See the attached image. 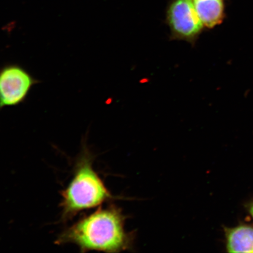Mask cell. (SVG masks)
<instances>
[{
	"mask_svg": "<svg viewBox=\"0 0 253 253\" xmlns=\"http://www.w3.org/2000/svg\"><path fill=\"white\" fill-rule=\"evenodd\" d=\"M39 82L23 66L8 63L0 68V109L25 102L32 88Z\"/></svg>",
	"mask_w": 253,
	"mask_h": 253,
	"instance_id": "cell-4",
	"label": "cell"
},
{
	"mask_svg": "<svg viewBox=\"0 0 253 253\" xmlns=\"http://www.w3.org/2000/svg\"><path fill=\"white\" fill-rule=\"evenodd\" d=\"M204 27L213 28L224 18V0H192Z\"/></svg>",
	"mask_w": 253,
	"mask_h": 253,
	"instance_id": "cell-5",
	"label": "cell"
},
{
	"mask_svg": "<svg viewBox=\"0 0 253 253\" xmlns=\"http://www.w3.org/2000/svg\"><path fill=\"white\" fill-rule=\"evenodd\" d=\"M229 253H253V227L240 226L227 231Z\"/></svg>",
	"mask_w": 253,
	"mask_h": 253,
	"instance_id": "cell-6",
	"label": "cell"
},
{
	"mask_svg": "<svg viewBox=\"0 0 253 253\" xmlns=\"http://www.w3.org/2000/svg\"><path fill=\"white\" fill-rule=\"evenodd\" d=\"M167 23L170 39L186 41L192 45L205 27L192 0H173L167 9Z\"/></svg>",
	"mask_w": 253,
	"mask_h": 253,
	"instance_id": "cell-3",
	"label": "cell"
},
{
	"mask_svg": "<svg viewBox=\"0 0 253 253\" xmlns=\"http://www.w3.org/2000/svg\"><path fill=\"white\" fill-rule=\"evenodd\" d=\"M56 243L74 244L82 252L117 253L129 248L131 237L126 232L122 211L110 206L82 217L62 232Z\"/></svg>",
	"mask_w": 253,
	"mask_h": 253,
	"instance_id": "cell-1",
	"label": "cell"
},
{
	"mask_svg": "<svg viewBox=\"0 0 253 253\" xmlns=\"http://www.w3.org/2000/svg\"><path fill=\"white\" fill-rule=\"evenodd\" d=\"M250 212H251L252 216L253 217V205L252 206L251 210H250Z\"/></svg>",
	"mask_w": 253,
	"mask_h": 253,
	"instance_id": "cell-7",
	"label": "cell"
},
{
	"mask_svg": "<svg viewBox=\"0 0 253 253\" xmlns=\"http://www.w3.org/2000/svg\"><path fill=\"white\" fill-rule=\"evenodd\" d=\"M93 157L86 148L79 156L74 177L61 192L63 221L72 219L80 211L89 210L112 198L93 168Z\"/></svg>",
	"mask_w": 253,
	"mask_h": 253,
	"instance_id": "cell-2",
	"label": "cell"
}]
</instances>
